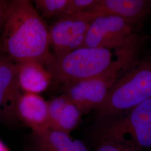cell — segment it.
<instances>
[{"mask_svg": "<svg viewBox=\"0 0 151 151\" xmlns=\"http://www.w3.org/2000/svg\"><path fill=\"white\" fill-rule=\"evenodd\" d=\"M2 30L0 48L17 65L35 62L44 65L52 55L49 29L29 0H11Z\"/></svg>", "mask_w": 151, "mask_h": 151, "instance_id": "1", "label": "cell"}, {"mask_svg": "<svg viewBox=\"0 0 151 151\" xmlns=\"http://www.w3.org/2000/svg\"><path fill=\"white\" fill-rule=\"evenodd\" d=\"M128 46L115 57L113 50L116 49L82 47L60 56L52 54L44 65L52 78L65 87L105 72L113 65L120 53Z\"/></svg>", "mask_w": 151, "mask_h": 151, "instance_id": "2", "label": "cell"}, {"mask_svg": "<svg viewBox=\"0 0 151 151\" xmlns=\"http://www.w3.org/2000/svg\"><path fill=\"white\" fill-rule=\"evenodd\" d=\"M151 98V61L131 67L108 92L97 115L102 120L123 115Z\"/></svg>", "mask_w": 151, "mask_h": 151, "instance_id": "3", "label": "cell"}, {"mask_svg": "<svg viewBox=\"0 0 151 151\" xmlns=\"http://www.w3.org/2000/svg\"><path fill=\"white\" fill-rule=\"evenodd\" d=\"M139 43L133 44L120 53L113 65L99 75L65 87V94L82 114L97 110L105 101L108 92L128 70L135 60Z\"/></svg>", "mask_w": 151, "mask_h": 151, "instance_id": "4", "label": "cell"}, {"mask_svg": "<svg viewBox=\"0 0 151 151\" xmlns=\"http://www.w3.org/2000/svg\"><path fill=\"white\" fill-rule=\"evenodd\" d=\"M99 140H108L139 151L151 147V98L130 111L102 120Z\"/></svg>", "mask_w": 151, "mask_h": 151, "instance_id": "5", "label": "cell"}, {"mask_svg": "<svg viewBox=\"0 0 151 151\" xmlns=\"http://www.w3.org/2000/svg\"><path fill=\"white\" fill-rule=\"evenodd\" d=\"M135 24L119 16H97L89 26L83 47L121 48L138 39L133 33Z\"/></svg>", "mask_w": 151, "mask_h": 151, "instance_id": "6", "label": "cell"}, {"mask_svg": "<svg viewBox=\"0 0 151 151\" xmlns=\"http://www.w3.org/2000/svg\"><path fill=\"white\" fill-rule=\"evenodd\" d=\"M95 18L88 11L58 18L49 29L53 55L60 56L83 47L88 29Z\"/></svg>", "mask_w": 151, "mask_h": 151, "instance_id": "7", "label": "cell"}, {"mask_svg": "<svg viewBox=\"0 0 151 151\" xmlns=\"http://www.w3.org/2000/svg\"><path fill=\"white\" fill-rule=\"evenodd\" d=\"M17 72L16 63L0 58V118L7 121L18 118L17 105L22 93Z\"/></svg>", "mask_w": 151, "mask_h": 151, "instance_id": "8", "label": "cell"}, {"mask_svg": "<svg viewBox=\"0 0 151 151\" xmlns=\"http://www.w3.org/2000/svg\"><path fill=\"white\" fill-rule=\"evenodd\" d=\"M151 11V0H97L88 10L95 17L110 15L119 16L136 24Z\"/></svg>", "mask_w": 151, "mask_h": 151, "instance_id": "9", "label": "cell"}, {"mask_svg": "<svg viewBox=\"0 0 151 151\" xmlns=\"http://www.w3.org/2000/svg\"><path fill=\"white\" fill-rule=\"evenodd\" d=\"M17 116L34 134L49 128L48 102L38 94H22L17 105Z\"/></svg>", "mask_w": 151, "mask_h": 151, "instance_id": "10", "label": "cell"}, {"mask_svg": "<svg viewBox=\"0 0 151 151\" xmlns=\"http://www.w3.org/2000/svg\"><path fill=\"white\" fill-rule=\"evenodd\" d=\"M49 128L68 134L79 123L82 114L65 94L48 102Z\"/></svg>", "mask_w": 151, "mask_h": 151, "instance_id": "11", "label": "cell"}, {"mask_svg": "<svg viewBox=\"0 0 151 151\" xmlns=\"http://www.w3.org/2000/svg\"><path fill=\"white\" fill-rule=\"evenodd\" d=\"M17 65L18 82L22 90L38 94L47 89L52 76L43 65L28 62Z\"/></svg>", "mask_w": 151, "mask_h": 151, "instance_id": "12", "label": "cell"}, {"mask_svg": "<svg viewBox=\"0 0 151 151\" xmlns=\"http://www.w3.org/2000/svg\"><path fill=\"white\" fill-rule=\"evenodd\" d=\"M34 134L37 151H88L82 141L60 131L48 128Z\"/></svg>", "mask_w": 151, "mask_h": 151, "instance_id": "13", "label": "cell"}, {"mask_svg": "<svg viewBox=\"0 0 151 151\" xmlns=\"http://www.w3.org/2000/svg\"><path fill=\"white\" fill-rule=\"evenodd\" d=\"M69 0H35L33 1L38 13L47 18L57 17L66 14Z\"/></svg>", "mask_w": 151, "mask_h": 151, "instance_id": "14", "label": "cell"}, {"mask_svg": "<svg viewBox=\"0 0 151 151\" xmlns=\"http://www.w3.org/2000/svg\"><path fill=\"white\" fill-rule=\"evenodd\" d=\"M97 2V0H69L65 15L88 11L91 9Z\"/></svg>", "mask_w": 151, "mask_h": 151, "instance_id": "15", "label": "cell"}, {"mask_svg": "<svg viewBox=\"0 0 151 151\" xmlns=\"http://www.w3.org/2000/svg\"><path fill=\"white\" fill-rule=\"evenodd\" d=\"M96 151H136L134 149L108 140H99Z\"/></svg>", "mask_w": 151, "mask_h": 151, "instance_id": "16", "label": "cell"}, {"mask_svg": "<svg viewBox=\"0 0 151 151\" xmlns=\"http://www.w3.org/2000/svg\"><path fill=\"white\" fill-rule=\"evenodd\" d=\"M11 1L0 0V30H3L7 17Z\"/></svg>", "mask_w": 151, "mask_h": 151, "instance_id": "17", "label": "cell"}, {"mask_svg": "<svg viewBox=\"0 0 151 151\" xmlns=\"http://www.w3.org/2000/svg\"><path fill=\"white\" fill-rule=\"evenodd\" d=\"M0 151H9L7 147L1 140H0Z\"/></svg>", "mask_w": 151, "mask_h": 151, "instance_id": "18", "label": "cell"}]
</instances>
